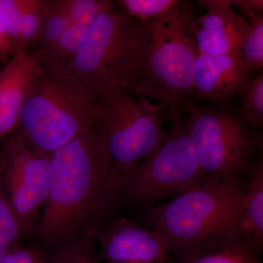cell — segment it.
I'll return each mask as SVG.
<instances>
[{
	"mask_svg": "<svg viewBox=\"0 0 263 263\" xmlns=\"http://www.w3.org/2000/svg\"><path fill=\"white\" fill-rule=\"evenodd\" d=\"M109 157L91 127L51 155L47 198L35 231L56 247L84 235L90 219L110 198Z\"/></svg>",
	"mask_w": 263,
	"mask_h": 263,
	"instance_id": "cell-1",
	"label": "cell"
},
{
	"mask_svg": "<svg viewBox=\"0 0 263 263\" xmlns=\"http://www.w3.org/2000/svg\"><path fill=\"white\" fill-rule=\"evenodd\" d=\"M195 8L185 2L177 16L151 23H137V40L127 91L180 109L192 100L194 70L198 51L194 41Z\"/></svg>",
	"mask_w": 263,
	"mask_h": 263,
	"instance_id": "cell-2",
	"label": "cell"
},
{
	"mask_svg": "<svg viewBox=\"0 0 263 263\" xmlns=\"http://www.w3.org/2000/svg\"><path fill=\"white\" fill-rule=\"evenodd\" d=\"M171 110L125 89L105 90L95 96L91 129L108 155L110 196L122 179L163 143L164 120Z\"/></svg>",
	"mask_w": 263,
	"mask_h": 263,
	"instance_id": "cell-3",
	"label": "cell"
},
{
	"mask_svg": "<svg viewBox=\"0 0 263 263\" xmlns=\"http://www.w3.org/2000/svg\"><path fill=\"white\" fill-rule=\"evenodd\" d=\"M95 98L67 70L43 60L19 116L17 133L51 155L91 127Z\"/></svg>",
	"mask_w": 263,
	"mask_h": 263,
	"instance_id": "cell-4",
	"label": "cell"
},
{
	"mask_svg": "<svg viewBox=\"0 0 263 263\" xmlns=\"http://www.w3.org/2000/svg\"><path fill=\"white\" fill-rule=\"evenodd\" d=\"M245 189L239 179L203 178L173 200L152 208L149 228L175 253L212 233L237 230Z\"/></svg>",
	"mask_w": 263,
	"mask_h": 263,
	"instance_id": "cell-5",
	"label": "cell"
},
{
	"mask_svg": "<svg viewBox=\"0 0 263 263\" xmlns=\"http://www.w3.org/2000/svg\"><path fill=\"white\" fill-rule=\"evenodd\" d=\"M187 123L204 178L239 179L261 157L262 133L246 125L224 106H205L189 100L180 108Z\"/></svg>",
	"mask_w": 263,
	"mask_h": 263,
	"instance_id": "cell-6",
	"label": "cell"
},
{
	"mask_svg": "<svg viewBox=\"0 0 263 263\" xmlns=\"http://www.w3.org/2000/svg\"><path fill=\"white\" fill-rule=\"evenodd\" d=\"M136 38V22L110 1L91 24L67 72L95 96L108 89L127 90Z\"/></svg>",
	"mask_w": 263,
	"mask_h": 263,
	"instance_id": "cell-7",
	"label": "cell"
},
{
	"mask_svg": "<svg viewBox=\"0 0 263 263\" xmlns=\"http://www.w3.org/2000/svg\"><path fill=\"white\" fill-rule=\"evenodd\" d=\"M170 120L163 143L122 179L116 194L133 203L148 205L177 195L203 179L184 114L171 109Z\"/></svg>",
	"mask_w": 263,
	"mask_h": 263,
	"instance_id": "cell-8",
	"label": "cell"
},
{
	"mask_svg": "<svg viewBox=\"0 0 263 263\" xmlns=\"http://www.w3.org/2000/svg\"><path fill=\"white\" fill-rule=\"evenodd\" d=\"M50 174L51 155L33 148L18 133L5 138L0 148V186L22 236L35 230L47 198Z\"/></svg>",
	"mask_w": 263,
	"mask_h": 263,
	"instance_id": "cell-9",
	"label": "cell"
},
{
	"mask_svg": "<svg viewBox=\"0 0 263 263\" xmlns=\"http://www.w3.org/2000/svg\"><path fill=\"white\" fill-rule=\"evenodd\" d=\"M98 245L101 263H167L170 251L152 228L119 218L98 230H89Z\"/></svg>",
	"mask_w": 263,
	"mask_h": 263,
	"instance_id": "cell-10",
	"label": "cell"
},
{
	"mask_svg": "<svg viewBox=\"0 0 263 263\" xmlns=\"http://www.w3.org/2000/svg\"><path fill=\"white\" fill-rule=\"evenodd\" d=\"M206 10L194 19L193 34L197 51L202 54L240 56L248 34V21L237 13L230 0H200Z\"/></svg>",
	"mask_w": 263,
	"mask_h": 263,
	"instance_id": "cell-11",
	"label": "cell"
},
{
	"mask_svg": "<svg viewBox=\"0 0 263 263\" xmlns=\"http://www.w3.org/2000/svg\"><path fill=\"white\" fill-rule=\"evenodd\" d=\"M254 71L240 56L197 54L194 70V102L206 101L217 106L240 98Z\"/></svg>",
	"mask_w": 263,
	"mask_h": 263,
	"instance_id": "cell-12",
	"label": "cell"
},
{
	"mask_svg": "<svg viewBox=\"0 0 263 263\" xmlns=\"http://www.w3.org/2000/svg\"><path fill=\"white\" fill-rule=\"evenodd\" d=\"M41 50L15 55L0 70V139L16 128L24 102L41 69Z\"/></svg>",
	"mask_w": 263,
	"mask_h": 263,
	"instance_id": "cell-13",
	"label": "cell"
},
{
	"mask_svg": "<svg viewBox=\"0 0 263 263\" xmlns=\"http://www.w3.org/2000/svg\"><path fill=\"white\" fill-rule=\"evenodd\" d=\"M176 253L178 263H262L260 253L236 229L212 233Z\"/></svg>",
	"mask_w": 263,
	"mask_h": 263,
	"instance_id": "cell-14",
	"label": "cell"
},
{
	"mask_svg": "<svg viewBox=\"0 0 263 263\" xmlns=\"http://www.w3.org/2000/svg\"><path fill=\"white\" fill-rule=\"evenodd\" d=\"M108 0H72L70 20L56 44L44 53L43 62L67 70L91 24L109 5Z\"/></svg>",
	"mask_w": 263,
	"mask_h": 263,
	"instance_id": "cell-15",
	"label": "cell"
},
{
	"mask_svg": "<svg viewBox=\"0 0 263 263\" xmlns=\"http://www.w3.org/2000/svg\"><path fill=\"white\" fill-rule=\"evenodd\" d=\"M252 180L245 189L237 230L260 253L263 248V163L262 157L249 171Z\"/></svg>",
	"mask_w": 263,
	"mask_h": 263,
	"instance_id": "cell-16",
	"label": "cell"
},
{
	"mask_svg": "<svg viewBox=\"0 0 263 263\" xmlns=\"http://www.w3.org/2000/svg\"><path fill=\"white\" fill-rule=\"evenodd\" d=\"M186 1L180 0H121V9L133 20L151 23L174 18L179 14Z\"/></svg>",
	"mask_w": 263,
	"mask_h": 263,
	"instance_id": "cell-17",
	"label": "cell"
},
{
	"mask_svg": "<svg viewBox=\"0 0 263 263\" xmlns=\"http://www.w3.org/2000/svg\"><path fill=\"white\" fill-rule=\"evenodd\" d=\"M72 0H47L42 29L38 42L43 53L56 44L65 32L70 20Z\"/></svg>",
	"mask_w": 263,
	"mask_h": 263,
	"instance_id": "cell-18",
	"label": "cell"
},
{
	"mask_svg": "<svg viewBox=\"0 0 263 263\" xmlns=\"http://www.w3.org/2000/svg\"><path fill=\"white\" fill-rule=\"evenodd\" d=\"M240 99L237 116L246 125L260 130L263 125L262 71L257 77L252 79Z\"/></svg>",
	"mask_w": 263,
	"mask_h": 263,
	"instance_id": "cell-19",
	"label": "cell"
},
{
	"mask_svg": "<svg viewBox=\"0 0 263 263\" xmlns=\"http://www.w3.org/2000/svg\"><path fill=\"white\" fill-rule=\"evenodd\" d=\"M46 263H101L89 233L56 247Z\"/></svg>",
	"mask_w": 263,
	"mask_h": 263,
	"instance_id": "cell-20",
	"label": "cell"
},
{
	"mask_svg": "<svg viewBox=\"0 0 263 263\" xmlns=\"http://www.w3.org/2000/svg\"><path fill=\"white\" fill-rule=\"evenodd\" d=\"M249 22V32L240 57L254 72L263 67V14L254 13L246 18Z\"/></svg>",
	"mask_w": 263,
	"mask_h": 263,
	"instance_id": "cell-21",
	"label": "cell"
},
{
	"mask_svg": "<svg viewBox=\"0 0 263 263\" xmlns=\"http://www.w3.org/2000/svg\"><path fill=\"white\" fill-rule=\"evenodd\" d=\"M22 236L18 219L0 186V260L18 247L19 238Z\"/></svg>",
	"mask_w": 263,
	"mask_h": 263,
	"instance_id": "cell-22",
	"label": "cell"
},
{
	"mask_svg": "<svg viewBox=\"0 0 263 263\" xmlns=\"http://www.w3.org/2000/svg\"><path fill=\"white\" fill-rule=\"evenodd\" d=\"M29 1L30 0H0V17L11 39L13 48L18 37L21 17L28 6Z\"/></svg>",
	"mask_w": 263,
	"mask_h": 263,
	"instance_id": "cell-23",
	"label": "cell"
},
{
	"mask_svg": "<svg viewBox=\"0 0 263 263\" xmlns=\"http://www.w3.org/2000/svg\"><path fill=\"white\" fill-rule=\"evenodd\" d=\"M0 263H46V257L37 249L16 247L8 252Z\"/></svg>",
	"mask_w": 263,
	"mask_h": 263,
	"instance_id": "cell-24",
	"label": "cell"
},
{
	"mask_svg": "<svg viewBox=\"0 0 263 263\" xmlns=\"http://www.w3.org/2000/svg\"><path fill=\"white\" fill-rule=\"evenodd\" d=\"M230 3L245 18L254 13L263 14L262 0H230Z\"/></svg>",
	"mask_w": 263,
	"mask_h": 263,
	"instance_id": "cell-25",
	"label": "cell"
},
{
	"mask_svg": "<svg viewBox=\"0 0 263 263\" xmlns=\"http://www.w3.org/2000/svg\"><path fill=\"white\" fill-rule=\"evenodd\" d=\"M10 55L14 57V48L9 34L0 17V60H5Z\"/></svg>",
	"mask_w": 263,
	"mask_h": 263,
	"instance_id": "cell-26",
	"label": "cell"
}]
</instances>
